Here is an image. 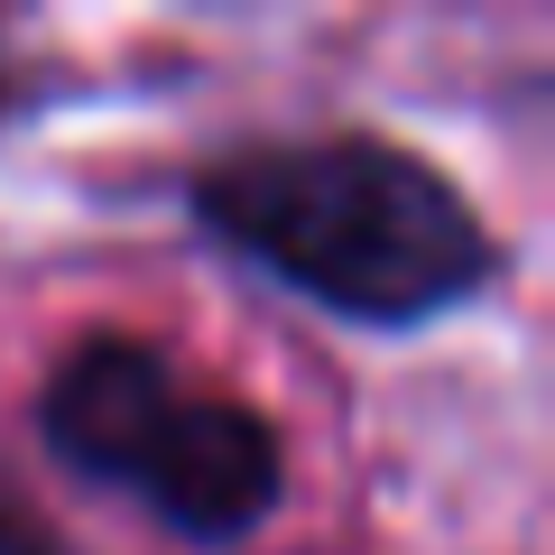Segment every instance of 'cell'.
<instances>
[{
    "mask_svg": "<svg viewBox=\"0 0 555 555\" xmlns=\"http://www.w3.org/2000/svg\"><path fill=\"white\" fill-rule=\"evenodd\" d=\"M195 214L241 259L361 324H426L500 269L444 167L389 139H278L204 167Z\"/></svg>",
    "mask_w": 555,
    "mask_h": 555,
    "instance_id": "6da1fadb",
    "label": "cell"
},
{
    "mask_svg": "<svg viewBox=\"0 0 555 555\" xmlns=\"http://www.w3.org/2000/svg\"><path fill=\"white\" fill-rule=\"evenodd\" d=\"M38 426L56 463H75L83 481L139 500L149 518L204 546L250 537L287 491V454L269 416L130 334L75 343L38 389Z\"/></svg>",
    "mask_w": 555,
    "mask_h": 555,
    "instance_id": "7a4b0ae2",
    "label": "cell"
},
{
    "mask_svg": "<svg viewBox=\"0 0 555 555\" xmlns=\"http://www.w3.org/2000/svg\"><path fill=\"white\" fill-rule=\"evenodd\" d=\"M0 555H47V546H38V537H28V528H20L10 509H0Z\"/></svg>",
    "mask_w": 555,
    "mask_h": 555,
    "instance_id": "3957f363",
    "label": "cell"
}]
</instances>
